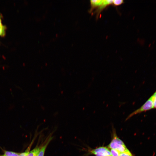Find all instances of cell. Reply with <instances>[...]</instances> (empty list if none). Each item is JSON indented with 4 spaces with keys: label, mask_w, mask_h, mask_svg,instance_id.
Returning a JSON list of instances; mask_svg holds the SVG:
<instances>
[{
    "label": "cell",
    "mask_w": 156,
    "mask_h": 156,
    "mask_svg": "<svg viewBox=\"0 0 156 156\" xmlns=\"http://www.w3.org/2000/svg\"><path fill=\"white\" fill-rule=\"evenodd\" d=\"M107 147L110 149L116 150L120 153L129 151L123 142L118 137L115 130L113 131L112 139Z\"/></svg>",
    "instance_id": "cell-1"
},
{
    "label": "cell",
    "mask_w": 156,
    "mask_h": 156,
    "mask_svg": "<svg viewBox=\"0 0 156 156\" xmlns=\"http://www.w3.org/2000/svg\"><path fill=\"white\" fill-rule=\"evenodd\" d=\"M154 97L152 95L141 107L130 114L126 118L127 120L133 116L154 108Z\"/></svg>",
    "instance_id": "cell-2"
},
{
    "label": "cell",
    "mask_w": 156,
    "mask_h": 156,
    "mask_svg": "<svg viewBox=\"0 0 156 156\" xmlns=\"http://www.w3.org/2000/svg\"><path fill=\"white\" fill-rule=\"evenodd\" d=\"M89 153L96 156H112L109 148L104 146L90 150Z\"/></svg>",
    "instance_id": "cell-3"
},
{
    "label": "cell",
    "mask_w": 156,
    "mask_h": 156,
    "mask_svg": "<svg viewBox=\"0 0 156 156\" xmlns=\"http://www.w3.org/2000/svg\"><path fill=\"white\" fill-rule=\"evenodd\" d=\"M113 1L112 0H103V3L96 9L94 13L96 14V17H99L100 13L107 6L113 5Z\"/></svg>",
    "instance_id": "cell-4"
},
{
    "label": "cell",
    "mask_w": 156,
    "mask_h": 156,
    "mask_svg": "<svg viewBox=\"0 0 156 156\" xmlns=\"http://www.w3.org/2000/svg\"><path fill=\"white\" fill-rule=\"evenodd\" d=\"M103 0H92L90 1V8L89 12H92L95 9H97L103 2Z\"/></svg>",
    "instance_id": "cell-5"
},
{
    "label": "cell",
    "mask_w": 156,
    "mask_h": 156,
    "mask_svg": "<svg viewBox=\"0 0 156 156\" xmlns=\"http://www.w3.org/2000/svg\"><path fill=\"white\" fill-rule=\"evenodd\" d=\"M41 147H37L29 153L27 156H37Z\"/></svg>",
    "instance_id": "cell-6"
},
{
    "label": "cell",
    "mask_w": 156,
    "mask_h": 156,
    "mask_svg": "<svg viewBox=\"0 0 156 156\" xmlns=\"http://www.w3.org/2000/svg\"><path fill=\"white\" fill-rule=\"evenodd\" d=\"M51 139L49 140L48 142L42 146L37 155V156H44V152L47 145L50 141Z\"/></svg>",
    "instance_id": "cell-7"
},
{
    "label": "cell",
    "mask_w": 156,
    "mask_h": 156,
    "mask_svg": "<svg viewBox=\"0 0 156 156\" xmlns=\"http://www.w3.org/2000/svg\"><path fill=\"white\" fill-rule=\"evenodd\" d=\"M20 154L11 151H5L4 154L1 156H19Z\"/></svg>",
    "instance_id": "cell-8"
},
{
    "label": "cell",
    "mask_w": 156,
    "mask_h": 156,
    "mask_svg": "<svg viewBox=\"0 0 156 156\" xmlns=\"http://www.w3.org/2000/svg\"><path fill=\"white\" fill-rule=\"evenodd\" d=\"M6 26L2 24L0 26V36H4L5 34Z\"/></svg>",
    "instance_id": "cell-9"
},
{
    "label": "cell",
    "mask_w": 156,
    "mask_h": 156,
    "mask_svg": "<svg viewBox=\"0 0 156 156\" xmlns=\"http://www.w3.org/2000/svg\"><path fill=\"white\" fill-rule=\"evenodd\" d=\"M124 2V1L122 0H114L113 1V5L115 6L119 5Z\"/></svg>",
    "instance_id": "cell-10"
},
{
    "label": "cell",
    "mask_w": 156,
    "mask_h": 156,
    "mask_svg": "<svg viewBox=\"0 0 156 156\" xmlns=\"http://www.w3.org/2000/svg\"><path fill=\"white\" fill-rule=\"evenodd\" d=\"M110 151L112 156H119L120 153L119 151L114 149H110Z\"/></svg>",
    "instance_id": "cell-11"
},
{
    "label": "cell",
    "mask_w": 156,
    "mask_h": 156,
    "mask_svg": "<svg viewBox=\"0 0 156 156\" xmlns=\"http://www.w3.org/2000/svg\"><path fill=\"white\" fill-rule=\"evenodd\" d=\"M119 156H135L129 150L127 151L120 153Z\"/></svg>",
    "instance_id": "cell-12"
},
{
    "label": "cell",
    "mask_w": 156,
    "mask_h": 156,
    "mask_svg": "<svg viewBox=\"0 0 156 156\" xmlns=\"http://www.w3.org/2000/svg\"><path fill=\"white\" fill-rule=\"evenodd\" d=\"M154 97V100L153 102L154 108H156V91L153 94Z\"/></svg>",
    "instance_id": "cell-13"
},
{
    "label": "cell",
    "mask_w": 156,
    "mask_h": 156,
    "mask_svg": "<svg viewBox=\"0 0 156 156\" xmlns=\"http://www.w3.org/2000/svg\"><path fill=\"white\" fill-rule=\"evenodd\" d=\"M2 15L0 13V26L2 24V20H1V18H2Z\"/></svg>",
    "instance_id": "cell-14"
},
{
    "label": "cell",
    "mask_w": 156,
    "mask_h": 156,
    "mask_svg": "<svg viewBox=\"0 0 156 156\" xmlns=\"http://www.w3.org/2000/svg\"><path fill=\"white\" fill-rule=\"evenodd\" d=\"M151 43H150V44H149L148 45V47H150L151 46Z\"/></svg>",
    "instance_id": "cell-15"
},
{
    "label": "cell",
    "mask_w": 156,
    "mask_h": 156,
    "mask_svg": "<svg viewBox=\"0 0 156 156\" xmlns=\"http://www.w3.org/2000/svg\"><path fill=\"white\" fill-rule=\"evenodd\" d=\"M155 42V40H154L153 42V44Z\"/></svg>",
    "instance_id": "cell-16"
}]
</instances>
